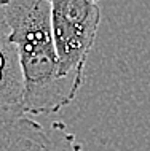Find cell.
Here are the masks:
<instances>
[{
	"label": "cell",
	"mask_w": 150,
	"mask_h": 151,
	"mask_svg": "<svg viewBox=\"0 0 150 151\" xmlns=\"http://www.w3.org/2000/svg\"><path fill=\"white\" fill-rule=\"evenodd\" d=\"M0 13L19 56L24 80L22 110L30 116L59 111L77 94L59 76L58 54L51 34L50 2H0Z\"/></svg>",
	"instance_id": "cell-1"
},
{
	"label": "cell",
	"mask_w": 150,
	"mask_h": 151,
	"mask_svg": "<svg viewBox=\"0 0 150 151\" xmlns=\"http://www.w3.org/2000/svg\"><path fill=\"white\" fill-rule=\"evenodd\" d=\"M50 5L59 76L78 94L85 81L88 56L99 29V3L91 0H51Z\"/></svg>",
	"instance_id": "cell-2"
},
{
	"label": "cell",
	"mask_w": 150,
	"mask_h": 151,
	"mask_svg": "<svg viewBox=\"0 0 150 151\" xmlns=\"http://www.w3.org/2000/svg\"><path fill=\"white\" fill-rule=\"evenodd\" d=\"M0 151H82L64 122L43 126L24 110H0Z\"/></svg>",
	"instance_id": "cell-3"
},
{
	"label": "cell",
	"mask_w": 150,
	"mask_h": 151,
	"mask_svg": "<svg viewBox=\"0 0 150 151\" xmlns=\"http://www.w3.org/2000/svg\"><path fill=\"white\" fill-rule=\"evenodd\" d=\"M24 80L19 56L0 13V110H22Z\"/></svg>",
	"instance_id": "cell-4"
}]
</instances>
